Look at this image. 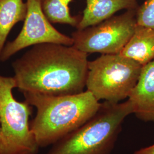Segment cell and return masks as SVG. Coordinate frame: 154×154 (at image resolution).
<instances>
[{
	"instance_id": "cell-1",
	"label": "cell",
	"mask_w": 154,
	"mask_h": 154,
	"mask_svg": "<svg viewBox=\"0 0 154 154\" xmlns=\"http://www.w3.org/2000/svg\"><path fill=\"white\" fill-rule=\"evenodd\" d=\"M88 57L73 46L34 45L12 63L16 88L48 96L81 93L86 87Z\"/></svg>"
},
{
	"instance_id": "cell-2",
	"label": "cell",
	"mask_w": 154,
	"mask_h": 154,
	"mask_svg": "<svg viewBox=\"0 0 154 154\" xmlns=\"http://www.w3.org/2000/svg\"><path fill=\"white\" fill-rule=\"evenodd\" d=\"M23 94L25 101L37 109L31 126L39 147L60 140L88 121L100 103L88 90L62 96Z\"/></svg>"
},
{
	"instance_id": "cell-3",
	"label": "cell",
	"mask_w": 154,
	"mask_h": 154,
	"mask_svg": "<svg viewBox=\"0 0 154 154\" xmlns=\"http://www.w3.org/2000/svg\"><path fill=\"white\" fill-rule=\"evenodd\" d=\"M131 114L128 99L105 101L90 119L55 143L48 154H110L123 122Z\"/></svg>"
},
{
	"instance_id": "cell-4",
	"label": "cell",
	"mask_w": 154,
	"mask_h": 154,
	"mask_svg": "<svg viewBox=\"0 0 154 154\" xmlns=\"http://www.w3.org/2000/svg\"><path fill=\"white\" fill-rule=\"evenodd\" d=\"M143 66L121 54H102L88 61L86 87L98 100L118 103L128 98Z\"/></svg>"
},
{
	"instance_id": "cell-5",
	"label": "cell",
	"mask_w": 154,
	"mask_h": 154,
	"mask_svg": "<svg viewBox=\"0 0 154 154\" xmlns=\"http://www.w3.org/2000/svg\"><path fill=\"white\" fill-rule=\"evenodd\" d=\"M14 77L0 75V154H35L39 146L29 125L31 105L13 95Z\"/></svg>"
},
{
	"instance_id": "cell-6",
	"label": "cell",
	"mask_w": 154,
	"mask_h": 154,
	"mask_svg": "<svg viewBox=\"0 0 154 154\" xmlns=\"http://www.w3.org/2000/svg\"><path fill=\"white\" fill-rule=\"evenodd\" d=\"M137 9L127 10L97 25L77 30L72 34V46L87 54L120 53L137 26Z\"/></svg>"
},
{
	"instance_id": "cell-7",
	"label": "cell",
	"mask_w": 154,
	"mask_h": 154,
	"mask_svg": "<svg viewBox=\"0 0 154 154\" xmlns=\"http://www.w3.org/2000/svg\"><path fill=\"white\" fill-rule=\"evenodd\" d=\"M27 13L21 32L5 45L0 55L4 62L20 51L37 45L54 43L72 46L73 40L55 29L46 16L41 0H26Z\"/></svg>"
},
{
	"instance_id": "cell-8",
	"label": "cell",
	"mask_w": 154,
	"mask_h": 154,
	"mask_svg": "<svg viewBox=\"0 0 154 154\" xmlns=\"http://www.w3.org/2000/svg\"><path fill=\"white\" fill-rule=\"evenodd\" d=\"M128 100L137 118L143 121L154 122V60L142 67Z\"/></svg>"
},
{
	"instance_id": "cell-9",
	"label": "cell",
	"mask_w": 154,
	"mask_h": 154,
	"mask_svg": "<svg viewBox=\"0 0 154 154\" xmlns=\"http://www.w3.org/2000/svg\"><path fill=\"white\" fill-rule=\"evenodd\" d=\"M138 0H86V6L77 25V30H82L114 16L121 10L138 8Z\"/></svg>"
},
{
	"instance_id": "cell-10",
	"label": "cell",
	"mask_w": 154,
	"mask_h": 154,
	"mask_svg": "<svg viewBox=\"0 0 154 154\" xmlns=\"http://www.w3.org/2000/svg\"><path fill=\"white\" fill-rule=\"evenodd\" d=\"M119 54L142 66L154 60V29L137 24L131 38Z\"/></svg>"
},
{
	"instance_id": "cell-11",
	"label": "cell",
	"mask_w": 154,
	"mask_h": 154,
	"mask_svg": "<svg viewBox=\"0 0 154 154\" xmlns=\"http://www.w3.org/2000/svg\"><path fill=\"white\" fill-rule=\"evenodd\" d=\"M26 13L23 0H0V55L12 28L24 21Z\"/></svg>"
},
{
	"instance_id": "cell-12",
	"label": "cell",
	"mask_w": 154,
	"mask_h": 154,
	"mask_svg": "<svg viewBox=\"0 0 154 154\" xmlns=\"http://www.w3.org/2000/svg\"><path fill=\"white\" fill-rule=\"evenodd\" d=\"M72 0H41L45 14L51 23L77 27L80 19L72 16L69 4Z\"/></svg>"
},
{
	"instance_id": "cell-13",
	"label": "cell",
	"mask_w": 154,
	"mask_h": 154,
	"mask_svg": "<svg viewBox=\"0 0 154 154\" xmlns=\"http://www.w3.org/2000/svg\"><path fill=\"white\" fill-rule=\"evenodd\" d=\"M137 24L154 29V0H146L137 9Z\"/></svg>"
},
{
	"instance_id": "cell-14",
	"label": "cell",
	"mask_w": 154,
	"mask_h": 154,
	"mask_svg": "<svg viewBox=\"0 0 154 154\" xmlns=\"http://www.w3.org/2000/svg\"><path fill=\"white\" fill-rule=\"evenodd\" d=\"M134 154H154V144L140 149L135 152Z\"/></svg>"
},
{
	"instance_id": "cell-15",
	"label": "cell",
	"mask_w": 154,
	"mask_h": 154,
	"mask_svg": "<svg viewBox=\"0 0 154 154\" xmlns=\"http://www.w3.org/2000/svg\"><path fill=\"white\" fill-rule=\"evenodd\" d=\"M0 131H1V116H0Z\"/></svg>"
}]
</instances>
